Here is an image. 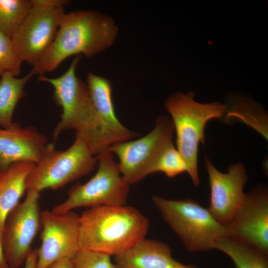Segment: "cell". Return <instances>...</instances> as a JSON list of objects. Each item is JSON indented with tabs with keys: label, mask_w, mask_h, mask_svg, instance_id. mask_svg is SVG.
<instances>
[{
	"label": "cell",
	"mask_w": 268,
	"mask_h": 268,
	"mask_svg": "<svg viewBox=\"0 0 268 268\" xmlns=\"http://www.w3.org/2000/svg\"><path fill=\"white\" fill-rule=\"evenodd\" d=\"M80 57L74 59L62 75L49 78L41 75L38 79L53 86L54 100L62 109L53 138L57 139L64 131L74 130L96 156L111 145L126 140L105 123L93 105L87 86L76 75Z\"/></svg>",
	"instance_id": "cell-1"
},
{
	"label": "cell",
	"mask_w": 268,
	"mask_h": 268,
	"mask_svg": "<svg viewBox=\"0 0 268 268\" xmlns=\"http://www.w3.org/2000/svg\"><path fill=\"white\" fill-rule=\"evenodd\" d=\"M118 31L114 20L100 12L79 10L65 13L53 42L30 72L33 76L44 75L74 55L91 58L110 47Z\"/></svg>",
	"instance_id": "cell-2"
},
{
	"label": "cell",
	"mask_w": 268,
	"mask_h": 268,
	"mask_svg": "<svg viewBox=\"0 0 268 268\" xmlns=\"http://www.w3.org/2000/svg\"><path fill=\"white\" fill-rule=\"evenodd\" d=\"M148 227L147 219L132 206L90 207L79 217L80 247L115 256L145 238Z\"/></svg>",
	"instance_id": "cell-3"
},
{
	"label": "cell",
	"mask_w": 268,
	"mask_h": 268,
	"mask_svg": "<svg viewBox=\"0 0 268 268\" xmlns=\"http://www.w3.org/2000/svg\"><path fill=\"white\" fill-rule=\"evenodd\" d=\"M194 93H177L168 97L165 106L171 115L176 133L177 149L184 159L187 172L196 187L200 184L198 154L200 143L204 144V130L211 119L220 118L226 112V105L219 102L202 104L194 100Z\"/></svg>",
	"instance_id": "cell-4"
},
{
	"label": "cell",
	"mask_w": 268,
	"mask_h": 268,
	"mask_svg": "<svg viewBox=\"0 0 268 268\" xmlns=\"http://www.w3.org/2000/svg\"><path fill=\"white\" fill-rule=\"evenodd\" d=\"M164 220L188 251L202 252L214 249L215 241L228 236L226 229L208 209L191 199L151 198Z\"/></svg>",
	"instance_id": "cell-5"
},
{
	"label": "cell",
	"mask_w": 268,
	"mask_h": 268,
	"mask_svg": "<svg viewBox=\"0 0 268 268\" xmlns=\"http://www.w3.org/2000/svg\"><path fill=\"white\" fill-rule=\"evenodd\" d=\"M97 162L96 157L78 135L66 150H56L54 143L48 144L41 159L27 177L26 191L40 193L45 189H59L89 173Z\"/></svg>",
	"instance_id": "cell-6"
},
{
	"label": "cell",
	"mask_w": 268,
	"mask_h": 268,
	"mask_svg": "<svg viewBox=\"0 0 268 268\" xmlns=\"http://www.w3.org/2000/svg\"><path fill=\"white\" fill-rule=\"evenodd\" d=\"M98 168L85 184H76L67 198L52 210L63 213L80 207L123 206L127 204L130 185L122 177L118 163L109 148L96 156Z\"/></svg>",
	"instance_id": "cell-7"
},
{
	"label": "cell",
	"mask_w": 268,
	"mask_h": 268,
	"mask_svg": "<svg viewBox=\"0 0 268 268\" xmlns=\"http://www.w3.org/2000/svg\"><path fill=\"white\" fill-rule=\"evenodd\" d=\"M154 126L140 138L117 142L109 147L118 158L122 177L130 185L153 173L160 154L173 142L174 127L171 120L165 116L159 117Z\"/></svg>",
	"instance_id": "cell-8"
},
{
	"label": "cell",
	"mask_w": 268,
	"mask_h": 268,
	"mask_svg": "<svg viewBox=\"0 0 268 268\" xmlns=\"http://www.w3.org/2000/svg\"><path fill=\"white\" fill-rule=\"evenodd\" d=\"M65 14L63 6L32 4L11 37L20 60L34 66L48 51Z\"/></svg>",
	"instance_id": "cell-9"
},
{
	"label": "cell",
	"mask_w": 268,
	"mask_h": 268,
	"mask_svg": "<svg viewBox=\"0 0 268 268\" xmlns=\"http://www.w3.org/2000/svg\"><path fill=\"white\" fill-rule=\"evenodd\" d=\"M26 192L24 201L8 214L2 230L5 254L11 268H18L24 263L41 224L40 193Z\"/></svg>",
	"instance_id": "cell-10"
},
{
	"label": "cell",
	"mask_w": 268,
	"mask_h": 268,
	"mask_svg": "<svg viewBox=\"0 0 268 268\" xmlns=\"http://www.w3.org/2000/svg\"><path fill=\"white\" fill-rule=\"evenodd\" d=\"M79 215L72 210L41 212V243L37 250L36 268H48L64 258L72 260L81 249L79 242Z\"/></svg>",
	"instance_id": "cell-11"
},
{
	"label": "cell",
	"mask_w": 268,
	"mask_h": 268,
	"mask_svg": "<svg viewBox=\"0 0 268 268\" xmlns=\"http://www.w3.org/2000/svg\"><path fill=\"white\" fill-rule=\"evenodd\" d=\"M228 236L268 255V193L258 186L247 194L225 225Z\"/></svg>",
	"instance_id": "cell-12"
},
{
	"label": "cell",
	"mask_w": 268,
	"mask_h": 268,
	"mask_svg": "<svg viewBox=\"0 0 268 268\" xmlns=\"http://www.w3.org/2000/svg\"><path fill=\"white\" fill-rule=\"evenodd\" d=\"M205 166L210 189L208 209L219 223L225 226L244 199L243 189L247 181L246 172L240 162L231 164L227 173L218 171L207 158L205 159Z\"/></svg>",
	"instance_id": "cell-13"
},
{
	"label": "cell",
	"mask_w": 268,
	"mask_h": 268,
	"mask_svg": "<svg viewBox=\"0 0 268 268\" xmlns=\"http://www.w3.org/2000/svg\"><path fill=\"white\" fill-rule=\"evenodd\" d=\"M48 144L46 137L34 127L13 123L9 128L0 129V170L17 162L38 163Z\"/></svg>",
	"instance_id": "cell-14"
},
{
	"label": "cell",
	"mask_w": 268,
	"mask_h": 268,
	"mask_svg": "<svg viewBox=\"0 0 268 268\" xmlns=\"http://www.w3.org/2000/svg\"><path fill=\"white\" fill-rule=\"evenodd\" d=\"M114 264L116 268H199L176 261L166 244L145 238L116 255Z\"/></svg>",
	"instance_id": "cell-15"
},
{
	"label": "cell",
	"mask_w": 268,
	"mask_h": 268,
	"mask_svg": "<svg viewBox=\"0 0 268 268\" xmlns=\"http://www.w3.org/2000/svg\"><path fill=\"white\" fill-rule=\"evenodd\" d=\"M35 165L28 161L17 162L0 173V231L2 232L7 216L26 191V180Z\"/></svg>",
	"instance_id": "cell-16"
},
{
	"label": "cell",
	"mask_w": 268,
	"mask_h": 268,
	"mask_svg": "<svg viewBox=\"0 0 268 268\" xmlns=\"http://www.w3.org/2000/svg\"><path fill=\"white\" fill-rule=\"evenodd\" d=\"M87 88L94 107L107 126L127 141L138 135L124 126L116 116L112 98V85L108 79L88 73Z\"/></svg>",
	"instance_id": "cell-17"
},
{
	"label": "cell",
	"mask_w": 268,
	"mask_h": 268,
	"mask_svg": "<svg viewBox=\"0 0 268 268\" xmlns=\"http://www.w3.org/2000/svg\"><path fill=\"white\" fill-rule=\"evenodd\" d=\"M214 249L227 254L236 268H268V255L229 236L218 239Z\"/></svg>",
	"instance_id": "cell-18"
},
{
	"label": "cell",
	"mask_w": 268,
	"mask_h": 268,
	"mask_svg": "<svg viewBox=\"0 0 268 268\" xmlns=\"http://www.w3.org/2000/svg\"><path fill=\"white\" fill-rule=\"evenodd\" d=\"M33 76L29 72L21 78L5 72L0 79V125L3 128L12 126V116L19 101L25 95L24 87Z\"/></svg>",
	"instance_id": "cell-19"
},
{
	"label": "cell",
	"mask_w": 268,
	"mask_h": 268,
	"mask_svg": "<svg viewBox=\"0 0 268 268\" xmlns=\"http://www.w3.org/2000/svg\"><path fill=\"white\" fill-rule=\"evenodd\" d=\"M31 7L29 0H0V32L11 38Z\"/></svg>",
	"instance_id": "cell-20"
},
{
	"label": "cell",
	"mask_w": 268,
	"mask_h": 268,
	"mask_svg": "<svg viewBox=\"0 0 268 268\" xmlns=\"http://www.w3.org/2000/svg\"><path fill=\"white\" fill-rule=\"evenodd\" d=\"M156 172H162L170 178L187 172L186 163L173 142L165 147L159 157L153 168V173Z\"/></svg>",
	"instance_id": "cell-21"
},
{
	"label": "cell",
	"mask_w": 268,
	"mask_h": 268,
	"mask_svg": "<svg viewBox=\"0 0 268 268\" xmlns=\"http://www.w3.org/2000/svg\"><path fill=\"white\" fill-rule=\"evenodd\" d=\"M22 63L16 53L11 38L0 32V77L5 72L17 77L21 73Z\"/></svg>",
	"instance_id": "cell-22"
},
{
	"label": "cell",
	"mask_w": 268,
	"mask_h": 268,
	"mask_svg": "<svg viewBox=\"0 0 268 268\" xmlns=\"http://www.w3.org/2000/svg\"><path fill=\"white\" fill-rule=\"evenodd\" d=\"M72 263L74 268H116L111 256L84 249H80Z\"/></svg>",
	"instance_id": "cell-23"
},
{
	"label": "cell",
	"mask_w": 268,
	"mask_h": 268,
	"mask_svg": "<svg viewBox=\"0 0 268 268\" xmlns=\"http://www.w3.org/2000/svg\"><path fill=\"white\" fill-rule=\"evenodd\" d=\"M32 4H40L50 6H64L69 3L66 0H31Z\"/></svg>",
	"instance_id": "cell-24"
},
{
	"label": "cell",
	"mask_w": 268,
	"mask_h": 268,
	"mask_svg": "<svg viewBox=\"0 0 268 268\" xmlns=\"http://www.w3.org/2000/svg\"><path fill=\"white\" fill-rule=\"evenodd\" d=\"M48 268H74V267L72 259L64 258L56 261Z\"/></svg>",
	"instance_id": "cell-25"
},
{
	"label": "cell",
	"mask_w": 268,
	"mask_h": 268,
	"mask_svg": "<svg viewBox=\"0 0 268 268\" xmlns=\"http://www.w3.org/2000/svg\"><path fill=\"white\" fill-rule=\"evenodd\" d=\"M2 233L0 231V268H11L5 254Z\"/></svg>",
	"instance_id": "cell-26"
},
{
	"label": "cell",
	"mask_w": 268,
	"mask_h": 268,
	"mask_svg": "<svg viewBox=\"0 0 268 268\" xmlns=\"http://www.w3.org/2000/svg\"><path fill=\"white\" fill-rule=\"evenodd\" d=\"M37 250H32L24 262L23 268H36Z\"/></svg>",
	"instance_id": "cell-27"
},
{
	"label": "cell",
	"mask_w": 268,
	"mask_h": 268,
	"mask_svg": "<svg viewBox=\"0 0 268 268\" xmlns=\"http://www.w3.org/2000/svg\"><path fill=\"white\" fill-rule=\"evenodd\" d=\"M1 172V171L0 170V173Z\"/></svg>",
	"instance_id": "cell-28"
}]
</instances>
